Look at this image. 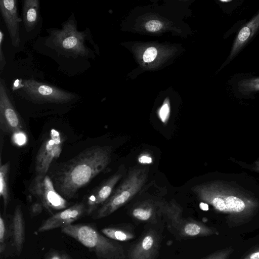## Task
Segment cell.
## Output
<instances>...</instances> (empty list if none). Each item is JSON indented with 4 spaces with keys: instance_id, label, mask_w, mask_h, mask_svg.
Returning <instances> with one entry per match:
<instances>
[{
    "instance_id": "1",
    "label": "cell",
    "mask_w": 259,
    "mask_h": 259,
    "mask_svg": "<svg viewBox=\"0 0 259 259\" xmlns=\"http://www.w3.org/2000/svg\"><path fill=\"white\" fill-rule=\"evenodd\" d=\"M47 35L38 36L32 44L37 53L48 57L58 65V69L65 75L75 76L84 73L92 66L98 49L90 28L78 29L74 13L61 24V28L46 29Z\"/></svg>"
},
{
    "instance_id": "2",
    "label": "cell",
    "mask_w": 259,
    "mask_h": 259,
    "mask_svg": "<svg viewBox=\"0 0 259 259\" xmlns=\"http://www.w3.org/2000/svg\"><path fill=\"white\" fill-rule=\"evenodd\" d=\"M15 104L40 108H66L73 105L80 96L59 87L46 79L32 57L7 62L0 74Z\"/></svg>"
},
{
    "instance_id": "3",
    "label": "cell",
    "mask_w": 259,
    "mask_h": 259,
    "mask_svg": "<svg viewBox=\"0 0 259 259\" xmlns=\"http://www.w3.org/2000/svg\"><path fill=\"white\" fill-rule=\"evenodd\" d=\"M111 152V146H94L64 163L52 176L57 192L64 198H73L108 166Z\"/></svg>"
},
{
    "instance_id": "4",
    "label": "cell",
    "mask_w": 259,
    "mask_h": 259,
    "mask_svg": "<svg viewBox=\"0 0 259 259\" xmlns=\"http://www.w3.org/2000/svg\"><path fill=\"white\" fill-rule=\"evenodd\" d=\"M192 190L199 200L227 215L235 226L246 223L255 215L259 201L242 190L222 181H211L195 186Z\"/></svg>"
},
{
    "instance_id": "5",
    "label": "cell",
    "mask_w": 259,
    "mask_h": 259,
    "mask_svg": "<svg viewBox=\"0 0 259 259\" xmlns=\"http://www.w3.org/2000/svg\"><path fill=\"white\" fill-rule=\"evenodd\" d=\"M61 232L94 251L98 259H126L122 245L100 233L94 227L86 224L70 225Z\"/></svg>"
},
{
    "instance_id": "6",
    "label": "cell",
    "mask_w": 259,
    "mask_h": 259,
    "mask_svg": "<svg viewBox=\"0 0 259 259\" xmlns=\"http://www.w3.org/2000/svg\"><path fill=\"white\" fill-rule=\"evenodd\" d=\"M146 179L145 169L135 168L131 170L109 198L98 209L94 219L107 217L125 204L141 189Z\"/></svg>"
},
{
    "instance_id": "7",
    "label": "cell",
    "mask_w": 259,
    "mask_h": 259,
    "mask_svg": "<svg viewBox=\"0 0 259 259\" xmlns=\"http://www.w3.org/2000/svg\"><path fill=\"white\" fill-rule=\"evenodd\" d=\"M30 193L37 197L44 208L52 213L53 210L65 209L68 203L56 190L51 178L46 175H36L29 188Z\"/></svg>"
},
{
    "instance_id": "8",
    "label": "cell",
    "mask_w": 259,
    "mask_h": 259,
    "mask_svg": "<svg viewBox=\"0 0 259 259\" xmlns=\"http://www.w3.org/2000/svg\"><path fill=\"white\" fill-rule=\"evenodd\" d=\"M23 119L16 109L4 79L0 77V128L4 133L12 135L24 131Z\"/></svg>"
},
{
    "instance_id": "9",
    "label": "cell",
    "mask_w": 259,
    "mask_h": 259,
    "mask_svg": "<svg viewBox=\"0 0 259 259\" xmlns=\"http://www.w3.org/2000/svg\"><path fill=\"white\" fill-rule=\"evenodd\" d=\"M63 143L61 133L52 129L41 145L35 158V168L37 175H46L53 162L60 156Z\"/></svg>"
},
{
    "instance_id": "10",
    "label": "cell",
    "mask_w": 259,
    "mask_h": 259,
    "mask_svg": "<svg viewBox=\"0 0 259 259\" xmlns=\"http://www.w3.org/2000/svg\"><path fill=\"white\" fill-rule=\"evenodd\" d=\"M22 45L40 33L42 23L39 0H24L22 3Z\"/></svg>"
},
{
    "instance_id": "11",
    "label": "cell",
    "mask_w": 259,
    "mask_h": 259,
    "mask_svg": "<svg viewBox=\"0 0 259 259\" xmlns=\"http://www.w3.org/2000/svg\"><path fill=\"white\" fill-rule=\"evenodd\" d=\"M161 234L153 228L146 231L128 250L127 259H156L159 254Z\"/></svg>"
},
{
    "instance_id": "12",
    "label": "cell",
    "mask_w": 259,
    "mask_h": 259,
    "mask_svg": "<svg viewBox=\"0 0 259 259\" xmlns=\"http://www.w3.org/2000/svg\"><path fill=\"white\" fill-rule=\"evenodd\" d=\"M0 11L12 47L19 49L22 45L20 34L22 19L18 14L17 1L1 0Z\"/></svg>"
},
{
    "instance_id": "13",
    "label": "cell",
    "mask_w": 259,
    "mask_h": 259,
    "mask_svg": "<svg viewBox=\"0 0 259 259\" xmlns=\"http://www.w3.org/2000/svg\"><path fill=\"white\" fill-rule=\"evenodd\" d=\"M85 212H87V208L83 203L75 204L45 220L37 229V232L41 233L66 227L81 218Z\"/></svg>"
},
{
    "instance_id": "14",
    "label": "cell",
    "mask_w": 259,
    "mask_h": 259,
    "mask_svg": "<svg viewBox=\"0 0 259 259\" xmlns=\"http://www.w3.org/2000/svg\"><path fill=\"white\" fill-rule=\"evenodd\" d=\"M122 169H119L90 193L87 201V214L90 215L99 209L109 198L116 184L122 177Z\"/></svg>"
},
{
    "instance_id": "15",
    "label": "cell",
    "mask_w": 259,
    "mask_h": 259,
    "mask_svg": "<svg viewBox=\"0 0 259 259\" xmlns=\"http://www.w3.org/2000/svg\"><path fill=\"white\" fill-rule=\"evenodd\" d=\"M258 33L259 10L239 31L224 65L232 61Z\"/></svg>"
},
{
    "instance_id": "16",
    "label": "cell",
    "mask_w": 259,
    "mask_h": 259,
    "mask_svg": "<svg viewBox=\"0 0 259 259\" xmlns=\"http://www.w3.org/2000/svg\"><path fill=\"white\" fill-rule=\"evenodd\" d=\"M163 203H154L145 201L134 206L131 210V215L136 221L141 223L155 224L157 217L161 216Z\"/></svg>"
},
{
    "instance_id": "17",
    "label": "cell",
    "mask_w": 259,
    "mask_h": 259,
    "mask_svg": "<svg viewBox=\"0 0 259 259\" xmlns=\"http://www.w3.org/2000/svg\"><path fill=\"white\" fill-rule=\"evenodd\" d=\"M215 234V230L200 222L193 219H184L176 235L183 238H191Z\"/></svg>"
},
{
    "instance_id": "18",
    "label": "cell",
    "mask_w": 259,
    "mask_h": 259,
    "mask_svg": "<svg viewBox=\"0 0 259 259\" xmlns=\"http://www.w3.org/2000/svg\"><path fill=\"white\" fill-rule=\"evenodd\" d=\"M161 216L166 223L167 229L174 235L182 223V209L175 202L163 203L161 208Z\"/></svg>"
},
{
    "instance_id": "19",
    "label": "cell",
    "mask_w": 259,
    "mask_h": 259,
    "mask_svg": "<svg viewBox=\"0 0 259 259\" xmlns=\"http://www.w3.org/2000/svg\"><path fill=\"white\" fill-rule=\"evenodd\" d=\"M12 235L14 245L20 254L25 238V225L21 206L18 205L14 211L12 220Z\"/></svg>"
},
{
    "instance_id": "20",
    "label": "cell",
    "mask_w": 259,
    "mask_h": 259,
    "mask_svg": "<svg viewBox=\"0 0 259 259\" xmlns=\"http://www.w3.org/2000/svg\"><path fill=\"white\" fill-rule=\"evenodd\" d=\"M101 231L107 237L118 241H128L135 237L134 230L127 225L108 226L102 229Z\"/></svg>"
},
{
    "instance_id": "21",
    "label": "cell",
    "mask_w": 259,
    "mask_h": 259,
    "mask_svg": "<svg viewBox=\"0 0 259 259\" xmlns=\"http://www.w3.org/2000/svg\"><path fill=\"white\" fill-rule=\"evenodd\" d=\"M9 162L0 166V196L3 198L5 207H6L9 201Z\"/></svg>"
},
{
    "instance_id": "22",
    "label": "cell",
    "mask_w": 259,
    "mask_h": 259,
    "mask_svg": "<svg viewBox=\"0 0 259 259\" xmlns=\"http://www.w3.org/2000/svg\"><path fill=\"white\" fill-rule=\"evenodd\" d=\"M238 92L242 95H251L259 92V77L244 78L237 83Z\"/></svg>"
},
{
    "instance_id": "23",
    "label": "cell",
    "mask_w": 259,
    "mask_h": 259,
    "mask_svg": "<svg viewBox=\"0 0 259 259\" xmlns=\"http://www.w3.org/2000/svg\"><path fill=\"white\" fill-rule=\"evenodd\" d=\"M5 33L2 29L0 30V74L2 73L7 64V61L3 49L5 40Z\"/></svg>"
},
{
    "instance_id": "24",
    "label": "cell",
    "mask_w": 259,
    "mask_h": 259,
    "mask_svg": "<svg viewBox=\"0 0 259 259\" xmlns=\"http://www.w3.org/2000/svg\"><path fill=\"white\" fill-rule=\"evenodd\" d=\"M6 226L2 215L0 217V252L4 251L6 248Z\"/></svg>"
},
{
    "instance_id": "25",
    "label": "cell",
    "mask_w": 259,
    "mask_h": 259,
    "mask_svg": "<svg viewBox=\"0 0 259 259\" xmlns=\"http://www.w3.org/2000/svg\"><path fill=\"white\" fill-rule=\"evenodd\" d=\"M11 136L13 143L19 146L24 145L27 141V136L24 131L15 133Z\"/></svg>"
},
{
    "instance_id": "26",
    "label": "cell",
    "mask_w": 259,
    "mask_h": 259,
    "mask_svg": "<svg viewBox=\"0 0 259 259\" xmlns=\"http://www.w3.org/2000/svg\"><path fill=\"white\" fill-rule=\"evenodd\" d=\"M232 252V249H225L215 252L203 259H228Z\"/></svg>"
},
{
    "instance_id": "27",
    "label": "cell",
    "mask_w": 259,
    "mask_h": 259,
    "mask_svg": "<svg viewBox=\"0 0 259 259\" xmlns=\"http://www.w3.org/2000/svg\"><path fill=\"white\" fill-rule=\"evenodd\" d=\"M45 259H72L70 255L64 251H50L47 253Z\"/></svg>"
},
{
    "instance_id": "28",
    "label": "cell",
    "mask_w": 259,
    "mask_h": 259,
    "mask_svg": "<svg viewBox=\"0 0 259 259\" xmlns=\"http://www.w3.org/2000/svg\"><path fill=\"white\" fill-rule=\"evenodd\" d=\"M157 50L154 47H150L146 49L143 55V60L145 62L153 61L157 56Z\"/></svg>"
},
{
    "instance_id": "29",
    "label": "cell",
    "mask_w": 259,
    "mask_h": 259,
    "mask_svg": "<svg viewBox=\"0 0 259 259\" xmlns=\"http://www.w3.org/2000/svg\"><path fill=\"white\" fill-rule=\"evenodd\" d=\"M162 27L161 23L158 20H149L145 24V28L150 32H156L159 30Z\"/></svg>"
},
{
    "instance_id": "30",
    "label": "cell",
    "mask_w": 259,
    "mask_h": 259,
    "mask_svg": "<svg viewBox=\"0 0 259 259\" xmlns=\"http://www.w3.org/2000/svg\"><path fill=\"white\" fill-rule=\"evenodd\" d=\"M44 206L40 202H35L30 207V212L32 217L39 214L42 211Z\"/></svg>"
},
{
    "instance_id": "31",
    "label": "cell",
    "mask_w": 259,
    "mask_h": 259,
    "mask_svg": "<svg viewBox=\"0 0 259 259\" xmlns=\"http://www.w3.org/2000/svg\"><path fill=\"white\" fill-rule=\"evenodd\" d=\"M169 114V106L167 104L163 105L159 112V117L163 123H166Z\"/></svg>"
},
{
    "instance_id": "32",
    "label": "cell",
    "mask_w": 259,
    "mask_h": 259,
    "mask_svg": "<svg viewBox=\"0 0 259 259\" xmlns=\"http://www.w3.org/2000/svg\"><path fill=\"white\" fill-rule=\"evenodd\" d=\"M139 161L141 163L149 164L152 162V157L147 154H142L139 157Z\"/></svg>"
},
{
    "instance_id": "33",
    "label": "cell",
    "mask_w": 259,
    "mask_h": 259,
    "mask_svg": "<svg viewBox=\"0 0 259 259\" xmlns=\"http://www.w3.org/2000/svg\"><path fill=\"white\" fill-rule=\"evenodd\" d=\"M244 259H259V250L252 253Z\"/></svg>"
},
{
    "instance_id": "34",
    "label": "cell",
    "mask_w": 259,
    "mask_h": 259,
    "mask_svg": "<svg viewBox=\"0 0 259 259\" xmlns=\"http://www.w3.org/2000/svg\"><path fill=\"white\" fill-rule=\"evenodd\" d=\"M256 169L259 171V160L256 162Z\"/></svg>"
}]
</instances>
